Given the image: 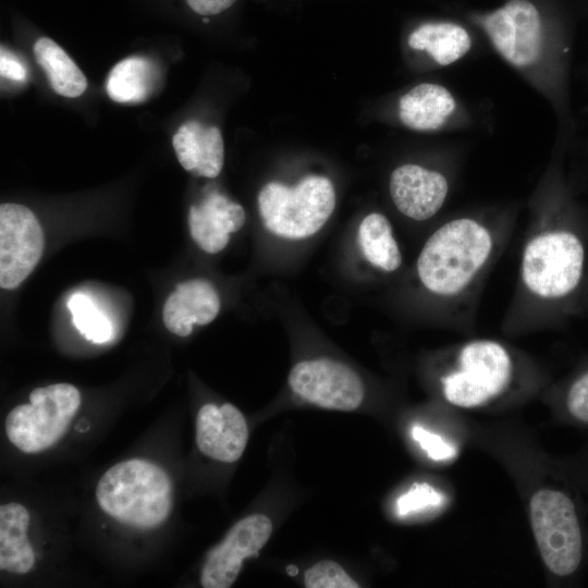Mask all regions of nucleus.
<instances>
[{
    "instance_id": "30",
    "label": "nucleus",
    "mask_w": 588,
    "mask_h": 588,
    "mask_svg": "<svg viewBox=\"0 0 588 588\" xmlns=\"http://www.w3.org/2000/svg\"><path fill=\"white\" fill-rule=\"evenodd\" d=\"M286 572L289 573V575L294 576V575L297 574L298 569H297L296 566L290 565V566H287Z\"/></svg>"
},
{
    "instance_id": "24",
    "label": "nucleus",
    "mask_w": 588,
    "mask_h": 588,
    "mask_svg": "<svg viewBox=\"0 0 588 588\" xmlns=\"http://www.w3.org/2000/svg\"><path fill=\"white\" fill-rule=\"evenodd\" d=\"M307 588H357L359 585L334 561L322 560L309 567L304 575Z\"/></svg>"
},
{
    "instance_id": "10",
    "label": "nucleus",
    "mask_w": 588,
    "mask_h": 588,
    "mask_svg": "<svg viewBox=\"0 0 588 588\" xmlns=\"http://www.w3.org/2000/svg\"><path fill=\"white\" fill-rule=\"evenodd\" d=\"M44 232L35 215L19 204L0 206V285L12 290L34 270L44 250Z\"/></svg>"
},
{
    "instance_id": "28",
    "label": "nucleus",
    "mask_w": 588,
    "mask_h": 588,
    "mask_svg": "<svg viewBox=\"0 0 588 588\" xmlns=\"http://www.w3.org/2000/svg\"><path fill=\"white\" fill-rule=\"evenodd\" d=\"M0 72L3 77L16 82L25 81L27 75L23 64L3 48L1 49Z\"/></svg>"
},
{
    "instance_id": "5",
    "label": "nucleus",
    "mask_w": 588,
    "mask_h": 588,
    "mask_svg": "<svg viewBox=\"0 0 588 588\" xmlns=\"http://www.w3.org/2000/svg\"><path fill=\"white\" fill-rule=\"evenodd\" d=\"M259 212L265 226L286 238H306L318 232L335 207L331 181L308 175L295 186L270 182L258 195Z\"/></svg>"
},
{
    "instance_id": "17",
    "label": "nucleus",
    "mask_w": 588,
    "mask_h": 588,
    "mask_svg": "<svg viewBox=\"0 0 588 588\" xmlns=\"http://www.w3.org/2000/svg\"><path fill=\"white\" fill-rule=\"evenodd\" d=\"M455 108V99L444 86L421 83L400 98L399 117L408 128L434 131L445 124Z\"/></svg>"
},
{
    "instance_id": "20",
    "label": "nucleus",
    "mask_w": 588,
    "mask_h": 588,
    "mask_svg": "<svg viewBox=\"0 0 588 588\" xmlns=\"http://www.w3.org/2000/svg\"><path fill=\"white\" fill-rule=\"evenodd\" d=\"M36 62L45 71L52 89L75 98L87 88V79L69 54L52 39L40 37L33 46Z\"/></svg>"
},
{
    "instance_id": "14",
    "label": "nucleus",
    "mask_w": 588,
    "mask_h": 588,
    "mask_svg": "<svg viewBox=\"0 0 588 588\" xmlns=\"http://www.w3.org/2000/svg\"><path fill=\"white\" fill-rule=\"evenodd\" d=\"M220 310V298L207 280L193 279L179 283L164 302L162 320L166 328L179 335L187 336L193 324H207L215 320Z\"/></svg>"
},
{
    "instance_id": "3",
    "label": "nucleus",
    "mask_w": 588,
    "mask_h": 588,
    "mask_svg": "<svg viewBox=\"0 0 588 588\" xmlns=\"http://www.w3.org/2000/svg\"><path fill=\"white\" fill-rule=\"evenodd\" d=\"M584 264V245L575 233L561 228L538 229L523 249L522 292L538 304L561 301L579 284Z\"/></svg>"
},
{
    "instance_id": "6",
    "label": "nucleus",
    "mask_w": 588,
    "mask_h": 588,
    "mask_svg": "<svg viewBox=\"0 0 588 588\" xmlns=\"http://www.w3.org/2000/svg\"><path fill=\"white\" fill-rule=\"evenodd\" d=\"M29 401L10 411L5 432L17 449L36 453L63 437L79 407L81 395L70 383H54L33 390Z\"/></svg>"
},
{
    "instance_id": "2",
    "label": "nucleus",
    "mask_w": 588,
    "mask_h": 588,
    "mask_svg": "<svg viewBox=\"0 0 588 588\" xmlns=\"http://www.w3.org/2000/svg\"><path fill=\"white\" fill-rule=\"evenodd\" d=\"M171 481L163 469L144 460L113 465L99 479L96 498L108 515L123 524L152 528L171 511Z\"/></svg>"
},
{
    "instance_id": "12",
    "label": "nucleus",
    "mask_w": 588,
    "mask_h": 588,
    "mask_svg": "<svg viewBox=\"0 0 588 588\" xmlns=\"http://www.w3.org/2000/svg\"><path fill=\"white\" fill-rule=\"evenodd\" d=\"M389 191L401 213L416 221H425L443 206L449 184L438 171L406 163L392 172Z\"/></svg>"
},
{
    "instance_id": "16",
    "label": "nucleus",
    "mask_w": 588,
    "mask_h": 588,
    "mask_svg": "<svg viewBox=\"0 0 588 588\" xmlns=\"http://www.w3.org/2000/svg\"><path fill=\"white\" fill-rule=\"evenodd\" d=\"M180 164L188 172L216 177L224 159L223 139L217 126L205 127L196 120L182 124L172 138Z\"/></svg>"
},
{
    "instance_id": "21",
    "label": "nucleus",
    "mask_w": 588,
    "mask_h": 588,
    "mask_svg": "<svg viewBox=\"0 0 588 588\" xmlns=\"http://www.w3.org/2000/svg\"><path fill=\"white\" fill-rule=\"evenodd\" d=\"M156 79L151 62L140 57H130L111 70L107 93L117 102H140L151 94Z\"/></svg>"
},
{
    "instance_id": "11",
    "label": "nucleus",
    "mask_w": 588,
    "mask_h": 588,
    "mask_svg": "<svg viewBox=\"0 0 588 588\" xmlns=\"http://www.w3.org/2000/svg\"><path fill=\"white\" fill-rule=\"evenodd\" d=\"M271 532L272 523L266 515L253 514L238 520L224 539L207 554L200 577L203 587H231L243 561L257 556Z\"/></svg>"
},
{
    "instance_id": "19",
    "label": "nucleus",
    "mask_w": 588,
    "mask_h": 588,
    "mask_svg": "<svg viewBox=\"0 0 588 588\" xmlns=\"http://www.w3.org/2000/svg\"><path fill=\"white\" fill-rule=\"evenodd\" d=\"M408 45L426 51L439 65H450L463 58L471 47L467 30L452 22L425 23L408 36Z\"/></svg>"
},
{
    "instance_id": "23",
    "label": "nucleus",
    "mask_w": 588,
    "mask_h": 588,
    "mask_svg": "<svg viewBox=\"0 0 588 588\" xmlns=\"http://www.w3.org/2000/svg\"><path fill=\"white\" fill-rule=\"evenodd\" d=\"M73 323L86 340L105 343L111 338L112 328L108 318L100 313L85 294H73L68 301Z\"/></svg>"
},
{
    "instance_id": "7",
    "label": "nucleus",
    "mask_w": 588,
    "mask_h": 588,
    "mask_svg": "<svg viewBox=\"0 0 588 588\" xmlns=\"http://www.w3.org/2000/svg\"><path fill=\"white\" fill-rule=\"evenodd\" d=\"M530 525L544 565L558 576L574 573L583 556V537L573 501L554 489L536 491L529 502Z\"/></svg>"
},
{
    "instance_id": "15",
    "label": "nucleus",
    "mask_w": 588,
    "mask_h": 588,
    "mask_svg": "<svg viewBox=\"0 0 588 588\" xmlns=\"http://www.w3.org/2000/svg\"><path fill=\"white\" fill-rule=\"evenodd\" d=\"M245 218V211L240 204L212 192L199 206L189 208L191 235L203 250L216 254L226 246L230 233L244 225Z\"/></svg>"
},
{
    "instance_id": "13",
    "label": "nucleus",
    "mask_w": 588,
    "mask_h": 588,
    "mask_svg": "<svg viewBox=\"0 0 588 588\" xmlns=\"http://www.w3.org/2000/svg\"><path fill=\"white\" fill-rule=\"evenodd\" d=\"M248 427L237 407L205 404L196 418V444L206 456L225 463L237 461L247 444Z\"/></svg>"
},
{
    "instance_id": "9",
    "label": "nucleus",
    "mask_w": 588,
    "mask_h": 588,
    "mask_svg": "<svg viewBox=\"0 0 588 588\" xmlns=\"http://www.w3.org/2000/svg\"><path fill=\"white\" fill-rule=\"evenodd\" d=\"M481 25L495 50L510 64H534L542 50V26L537 8L528 0H511L485 15Z\"/></svg>"
},
{
    "instance_id": "18",
    "label": "nucleus",
    "mask_w": 588,
    "mask_h": 588,
    "mask_svg": "<svg viewBox=\"0 0 588 588\" xmlns=\"http://www.w3.org/2000/svg\"><path fill=\"white\" fill-rule=\"evenodd\" d=\"M29 514L19 503H8L0 507V568L24 574L35 562L33 548L27 539Z\"/></svg>"
},
{
    "instance_id": "27",
    "label": "nucleus",
    "mask_w": 588,
    "mask_h": 588,
    "mask_svg": "<svg viewBox=\"0 0 588 588\" xmlns=\"http://www.w3.org/2000/svg\"><path fill=\"white\" fill-rule=\"evenodd\" d=\"M412 436L432 460L441 461L449 458L454 454V450L439 436L418 426L412 429Z\"/></svg>"
},
{
    "instance_id": "4",
    "label": "nucleus",
    "mask_w": 588,
    "mask_h": 588,
    "mask_svg": "<svg viewBox=\"0 0 588 588\" xmlns=\"http://www.w3.org/2000/svg\"><path fill=\"white\" fill-rule=\"evenodd\" d=\"M515 363L506 346L474 340L458 347L441 377L442 394L460 408H478L503 395L513 383Z\"/></svg>"
},
{
    "instance_id": "26",
    "label": "nucleus",
    "mask_w": 588,
    "mask_h": 588,
    "mask_svg": "<svg viewBox=\"0 0 588 588\" xmlns=\"http://www.w3.org/2000/svg\"><path fill=\"white\" fill-rule=\"evenodd\" d=\"M439 500V494L428 485H414L407 493L397 500V511L400 515H404L411 511L437 504Z\"/></svg>"
},
{
    "instance_id": "8",
    "label": "nucleus",
    "mask_w": 588,
    "mask_h": 588,
    "mask_svg": "<svg viewBox=\"0 0 588 588\" xmlns=\"http://www.w3.org/2000/svg\"><path fill=\"white\" fill-rule=\"evenodd\" d=\"M289 384L302 399L327 409L353 411L364 399L359 376L345 364L319 358L296 364Z\"/></svg>"
},
{
    "instance_id": "22",
    "label": "nucleus",
    "mask_w": 588,
    "mask_h": 588,
    "mask_svg": "<svg viewBox=\"0 0 588 588\" xmlns=\"http://www.w3.org/2000/svg\"><path fill=\"white\" fill-rule=\"evenodd\" d=\"M358 243L363 255L372 266L385 272L400 268L402 255L392 226L383 215L373 212L364 218L358 229Z\"/></svg>"
},
{
    "instance_id": "1",
    "label": "nucleus",
    "mask_w": 588,
    "mask_h": 588,
    "mask_svg": "<svg viewBox=\"0 0 588 588\" xmlns=\"http://www.w3.org/2000/svg\"><path fill=\"white\" fill-rule=\"evenodd\" d=\"M493 232L481 221L456 218L438 228L425 243L417 273L432 294L450 301L478 281L495 254Z\"/></svg>"
},
{
    "instance_id": "25",
    "label": "nucleus",
    "mask_w": 588,
    "mask_h": 588,
    "mask_svg": "<svg viewBox=\"0 0 588 588\" xmlns=\"http://www.w3.org/2000/svg\"><path fill=\"white\" fill-rule=\"evenodd\" d=\"M566 407L575 419L588 424V371L579 376L569 387Z\"/></svg>"
},
{
    "instance_id": "29",
    "label": "nucleus",
    "mask_w": 588,
    "mask_h": 588,
    "mask_svg": "<svg viewBox=\"0 0 588 588\" xmlns=\"http://www.w3.org/2000/svg\"><path fill=\"white\" fill-rule=\"evenodd\" d=\"M236 0H186L188 7L200 15H215L229 9Z\"/></svg>"
}]
</instances>
